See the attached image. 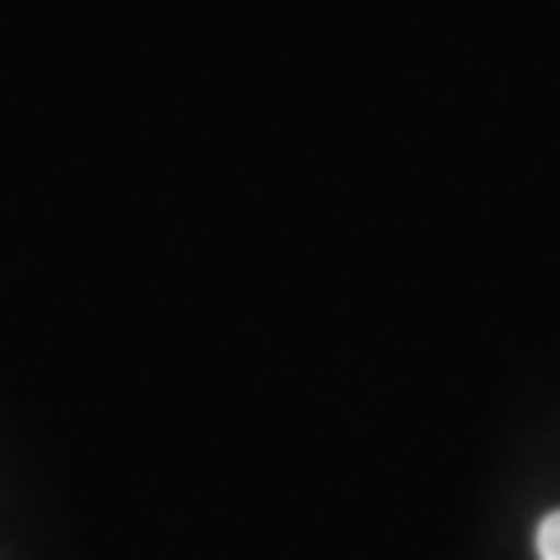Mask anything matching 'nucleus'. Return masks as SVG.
<instances>
[{
  "label": "nucleus",
  "instance_id": "f257e3e1",
  "mask_svg": "<svg viewBox=\"0 0 560 560\" xmlns=\"http://www.w3.org/2000/svg\"><path fill=\"white\" fill-rule=\"evenodd\" d=\"M537 556L541 560H560V510L541 518V528H537Z\"/></svg>",
  "mask_w": 560,
  "mask_h": 560
}]
</instances>
